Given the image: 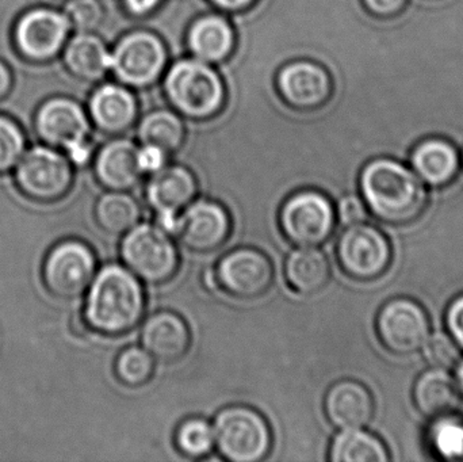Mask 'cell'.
<instances>
[{
    "mask_svg": "<svg viewBox=\"0 0 463 462\" xmlns=\"http://www.w3.org/2000/svg\"><path fill=\"white\" fill-rule=\"evenodd\" d=\"M359 189L366 208L386 224H410L427 206L424 182L393 157L369 160L359 174Z\"/></svg>",
    "mask_w": 463,
    "mask_h": 462,
    "instance_id": "1",
    "label": "cell"
},
{
    "mask_svg": "<svg viewBox=\"0 0 463 462\" xmlns=\"http://www.w3.org/2000/svg\"><path fill=\"white\" fill-rule=\"evenodd\" d=\"M146 309L140 279L121 265H106L87 289L83 314L90 330L121 336L137 327Z\"/></svg>",
    "mask_w": 463,
    "mask_h": 462,
    "instance_id": "2",
    "label": "cell"
},
{
    "mask_svg": "<svg viewBox=\"0 0 463 462\" xmlns=\"http://www.w3.org/2000/svg\"><path fill=\"white\" fill-rule=\"evenodd\" d=\"M165 90L171 105L187 119L216 116L227 97L219 71L198 59L174 62L165 73Z\"/></svg>",
    "mask_w": 463,
    "mask_h": 462,
    "instance_id": "3",
    "label": "cell"
},
{
    "mask_svg": "<svg viewBox=\"0 0 463 462\" xmlns=\"http://www.w3.org/2000/svg\"><path fill=\"white\" fill-rule=\"evenodd\" d=\"M119 254L125 268L148 285L171 281L181 265L175 241L157 224H137L125 233Z\"/></svg>",
    "mask_w": 463,
    "mask_h": 462,
    "instance_id": "4",
    "label": "cell"
},
{
    "mask_svg": "<svg viewBox=\"0 0 463 462\" xmlns=\"http://www.w3.org/2000/svg\"><path fill=\"white\" fill-rule=\"evenodd\" d=\"M216 448L224 460L259 462L272 448V431L266 418L247 406H231L217 414L213 425Z\"/></svg>",
    "mask_w": 463,
    "mask_h": 462,
    "instance_id": "5",
    "label": "cell"
},
{
    "mask_svg": "<svg viewBox=\"0 0 463 462\" xmlns=\"http://www.w3.org/2000/svg\"><path fill=\"white\" fill-rule=\"evenodd\" d=\"M278 222L283 236L294 246L318 247L334 233L336 208L320 190H298L280 206Z\"/></svg>",
    "mask_w": 463,
    "mask_h": 462,
    "instance_id": "6",
    "label": "cell"
},
{
    "mask_svg": "<svg viewBox=\"0 0 463 462\" xmlns=\"http://www.w3.org/2000/svg\"><path fill=\"white\" fill-rule=\"evenodd\" d=\"M15 184L30 201L57 203L72 187V163L53 146H35L24 154L15 165Z\"/></svg>",
    "mask_w": 463,
    "mask_h": 462,
    "instance_id": "7",
    "label": "cell"
},
{
    "mask_svg": "<svg viewBox=\"0 0 463 462\" xmlns=\"http://www.w3.org/2000/svg\"><path fill=\"white\" fill-rule=\"evenodd\" d=\"M97 257L89 244L75 239L60 241L46 255L43 282L53 297H81L97 274Z\"/></svg>",
    "mask_w": 463,
    "mask_h": 462,
    "instance_id": "8",
    "label": "cell"
},
{
    "mask_svg": "<svg viewBox=\"0 0 463 462\" xmlns=\"http://www.w3.org/2000/svg\"><path fill=\"white\" fill-rule=\"evenodd\" d=\"M340 269L356 281L380 278L392 262V247L378 228L366 222L348 225L337 239Z\"/></svg>",
    "mask_w": 463,
    "mask_h": 462,
    "instance_id": "9",
    "label": "cell"
},
{
    "mask_svg": "<svg viewBox=\"0 0 463 462\" xmlns=\"http://www.w3.org/2000/svg\"><path fill=\"white\" fill-rule=\"evenodd\" d=\"M167 62V49L156 34L130 33L111 52L110 71L121 83L146 87L157 80Z\"/></svg>",
    "mask_w": 463,
    "mask_h": 462,
    "instance_id": "10",
    "label": "cell"
},
{
    "mask_svg": "<svg viewBox=\"0 0 463 462\" xmlns=\"http://www.w3.org/2000/svg\"><path fill=\"white\" fill-rule=\"evenodd\" d=\"M213 271L217 289L236 300L261 297L274 282V266L269 258L250 247L228 252Z\"/></svg>",
    "mask_w": 463,
    "mask_h": 462,
    "instance_id": "11",
    "label": "cell"
},
{
    "mask_svg": "<svg viewBox=\"0 0 463 462\" xmlns=\"http://www.w3.org/2000/svg\"><path fill=\"white\" fill-rule=\"evenodd\" d=\"M231 233L232 217L222 203L194 200L179 214L173 235L189 251L211 254L230 240Z\"/></svg>",
    "mask_w": 463,
    "mask_h": 462,
    "instance_id": "12",
    "label": "cell"
},
{
    "mask_svg": "<svg viewBox=\"0 0 463 462\" xmlns=\"http://www.w3.org/2000/svg\"><path fill=\"white\" fill-rule=\"evenodd\" d=\"M146 186V201L156 213L157 225L173 235L179 214L195 200L198 181L186 165H165L151 174Z\"/></svg>",
    "mask_w": 463,
    "mask_h": 462,
    "instance_id": "13",
    "label": "cell"
},
{
    "mask_svg": "<svg viewBox=\"0 0 463 462\" xmlns=\"http://www.w3.org/2000/svg\"><path fill=\"white\" fill-rule=\"evenodd\" d=\"M378 338L394 355H411L423 349L430 336L426 311L415 301L397 298L386 304L377 316Z\"/></svg>",
    "mask_w": 463,
    "mask_h": 462,
    "instance_id": "14",
    "label": "cell"
},
{
    "mask_svg": "<svg viewBox=\"0 0 463 462\" xmlns=\"http://www.w3.org/2000/svg\"><path fill=\"white\" fill-rule=\"evenodd\" d=\"M70 29L65 14L52 8H34L16 24V48L33 61H48L64 48Z\"/></svg>",
    "mask_w": 463,
    "mask_h": 462,
    "instance_id": "15",
    "label": "cell"
},
{
    "mask_svg": "<svg viewBox=\"0 0 463 462\" xmlns=\"http://www.w3.org/2000/svg\"><path fill=\"white\" fill-rule=\"evenodd\" d=\"M275 84L285 103L299 110L324 105L332 92L328 71L320 62L310 59L286 62L278 70Z\"/></svg>",
    "mask_w": 463,
    "mask_h": 462,
    "instance_id": "16",
    "label": "cell"
},
{
    "mask_svg": "<svg viewBox=\"0 0 463 462\" xmlns=\"http://www.w3.org/2000/svg\"><path fill=\"white\" fill-rule=\"evenodd\" d=\"M35 130L46 146L67 152L89 141V116L75 100L53 98L38 108Z\"/></svg>",
    "mask_w": 463,
    "mask_h": 462,
    "instance_id": "17",
    "label": "cell"
},
{
    "mask_svg": "<svg viewBox=\"0 0 463 462\" xmlns=\"http://www.w3.org/2000/svg\"><path fill=\"white\" fill-rule=\"evenodd\" d=\"M141 344L157 363H178L189 353L192 333L179 315L160 311L144 322Z\"/></svg>",
    "mask_w": 463,
    "mask_h": 462,
    "instance_id": "18",
    "label": "cell"
},
{
    "mask_svg": "<svg viewBox=\"0 0 463 462\" xmlns=\"http://www.w3.org/2000/svg\"><path fill=\"white\" fill-rule=\"evenodd\" d=\"M326 420L339 430L364 429L374 417V401L364 384L353 380L336 382L324 401Z\"/></svg>",
    "mask_w": 463,
    "mask_h": 462,
    "instance_id": "19",
    "label": "cell"
},
{
    "mask_svg": "<svg viewBox=\"0 0 463 462\" xmlns=\"http://www.w3.org/2000/svg\"><path fill=\"white\" fill-rule=\"evenodd\" d=\"M138 146L129 138H114L102 146L94 162L98 184L106 190L129 192L140 182Z\"/></svg>",
    "mask_w": 463,
    "mask_h": 462,
    "instance_id": "20",
    "label": "cell"
},
{
    "mask_svg": "<svg viewBox=\"0 0 463 462\" xmlns=\"http://www.w3.org/2000/svg\"><path fill=\"white\" fill-rule=\"evenodd\" d=\"M459 149L443 137H429L413 146L410 163L416 175L431 187H445L459 173Z\"/></svg>",
    "mask_w": 463,
    "mask_h": 462,
    "instance_id": "21",
    "label": "cell"
},
{
    "mask_svg": "<svg viewBox=\"0 0 463 462\" xmlns=\"http://www.w3.org/2000/svg\"><path fill=\"white\" fill-rule=\"evenodd\" d=\"M89 110L98 129L109 135H118L135 122L137 102L129 90L119 84L106 83L92 92Z\"/></svg>",
    "mask_w": 463,
    "mask_h": 462,
    "instance_id": "22",
    "label": "cell"
},
{
    "mask_svg": "<svg viewBox=\"0 0 463 462\" xmlns=\"http://www.w3.org/2000/svg\"><path fill=\"white\" fill-rule=\"evenodd\" d=\"M234 41L233 26L222 15L201 16L187 33L190 52L205 62L225 61L233 51Z\"/></svg>",
    "mask_w": 463,
    "mask_h": 462,
    "instance_id": "23",
    "label": "cell"
},
{
    "mask_svg": "<svg viewBox=\"0 0 463 462\" xmlns=\"http://www.w3.org/2000/svg\"><path fill=\"white\" fill-rule=\"evenodd\" d=\"M331 265L317 247H299L285 262V278L297 295L315 296L329 284Z\"/></svg>",
    "mask_w": 463,
    "mask_h": 462,
    "instance_id": "24",
    "label": "cell"
},
{
    "mask_svg": "<svg viewBox=\"0 0 463 462\" xmlns=\"http://www.w3.org/2000/svg\"><path fill=\"white\" fill-rule=\"evenodd\" d=\"M64 62L76 78L97 81L110 71L111 52L94 33H78L65 43Z\"/></svg>",
    "mask_w": 463,
    "mask_h": 462,
    "instance_id": "25",
    "label": "cell"
},
{
    "mask_svg": "<svg viewBox=\"0 0 463 462\" xmlns=\"http://www.w3.org/2000/svg\"><path fill=\"white\" fill-rule=\"evenodd\" d=\"M413 401L424 417H445L458 401L456 382L446 369H431L421 374L416 382Z\"/></svg>",
    "mask_w": 463,
    "mask_h": 462,
    "instance_id": "26",
    "label": "cell"
},
{
    "mask_svg": "<svg viewBox=\"0 0 463 462\" xmlns=\"http://www.w3.org/2000/svg\"><path fill=\"white\" fill-rule=\"evenodd\" d=\"M141 214L140 203L127 192L108 190L95 203L98 227L109 235L124 236L140 224Z\"/></svg>",
    "mask_w": 463,
    "mask_h": 462,
    "instance_id": "27",
    "label": "cell"
},
{
    "mask_svg": "<svg viewBox=\"0 0 463 462\" xmlns=\"http://www.w3.org/2000/svg\"><path fill=\"white\" fill-rule=\"evenodd\" d=\"M143 146H154L165 154H175L186 140V124L170 110H155L141 119L137 130Z\"/></svg>",
    "mask_w": 463,
    "mask_h": 462,
    "instance_id": "28",
    "label": "cell"
},
{
    "mask_svg": "<svg viewBox=\"0 0 463 462\" xmlns=\"http://www.w3.org/2000/svg\"><path fill=\"white\" fill-rule=\"evenodd\" d=\"M329 460L334 462L389 461L385 445L364 429L342 430L331 444Z\"/></svg>",
    "mask_w": 463,
    "mask_h": 462,
    "instance_id": "29",
    "label": "cell"
},
{
    "mask_svg": "<svg viewBox=\"0 0 463 462\" xmlns=\"http://www.w3.org/2000/svg\"><path fill=\"white\" fill-rule=\"evenodd\" d=\"M114 372L125 387L140 388L154 377L155 360L144 347H127L117 357Z\"/></svg>",
    "mask_w": 463,
    "mask_h": 462,
    "instance_id": "30",
    "label": "cell"
},
{
    "mask_svg": "<svg viewBox=\"0 0 463 462\" xmlns=\"http://www.w3.org/2000/svg\"><path fill=\"white\" fill-rule=\"evenodd\" d=\"M179 453L189 458H203L216 448L213 426L201 418L184 420L175 433Z\"/></svg>",
    "mask_w": 463,
    "mask_h": 462,
    "instance_id": "31",
    "label": "cell"
},
{
    "mask_svg": "<svg viewBox=\"0 0 463 462\" xmlns=\"http://www.w3.org/2000/svg\"><path fill=\"white\" fill-rule=\"evenodd\" d=\"M431 442L438 455L449 460L463 457V423L453 418H439L432 426Z\"/></svg>",
    "mask_w": 463,
    "mask_h": 462,
    "instance_id": "32",
    "label": "cell"
},
{
    "mask_svg": "<svg viewBox=\"0 0 463 462\" xmlns=\"http://www.w3.org/2000/svg\"><path fill=\"white\" fill-rule=\"evenodd\" d=\"M24 132L13 119L0 114V174L15 168L24 154Z\"/></svg>",
    "mask_w": 463,
    "mask_h": 462,
    "instance_id": "33",
    "label": "cell"
},
{
    "mask_svg": "<svg viewBox=\"0 0 463 462\" xmlns=\"http://www.w3.org/2000/svg\"><path fill=\"white\" fill-rule=\"evenodd\" d=\"M65 16L71 27L79 33H92L102 22V3L99 0H70L65 5Z\"/></svg>",
    "mask_w": 463,
    "mask_h": 462,
    "instance_id": "34",
    "label": "cell"
},
{
    "mask_svg": "<svg viewBox=\"0 0 463 462\" xmlns=\"http://www.w3.org/2000/svg\"><path fill=\"white\" fill-rule=\"evenodd\" d=\"M424 358L434 368L448 369L457 365L459 358V350L451 336L445 334L430 335L423 346Z\"/></svg>",
    "mask_w": 463,
    "mask_h": 462,
    "instance_id": "35",
    "label": "cell"
},
{
    "mask_svg": "<svg viewBox=\"0 0 463 462\" xmlns=\"http://www.w3.org/2000/svg\"><path fill=\"white\" fill-rule=\"evenodd\" d=\"M336 217L345 227L364 222L367 217L366 203H364L362 198L356 197V195H345L337 203Z\"/></svg>",
    "mask_w": 463,
    "mask_h": 462,
    "instance_id": "36",
    "label": "cell"
},
{
    "mask_svg": "<svg viewBox=\"0 0 463 462\" xmlns=\"http://www.w3.org/2000/svg\"><path fill=\"white\" fill-rule=\"evenodd\" d=\"M168 154L163 149L154 146H143L138 148V165H140L141 173L154 174L165 167L167 162Z\"/></svg>",
    "mask_w": 463,
    "mask_h": 462,
    "instance_id": "37",
    "label": "cell"
},
{
    "mask_svg": "<svg viewBox=\"0 0 463 462\" xmlns=\"http://www.w3.org/2000/svg\"><path fill=\"white\" fill-rule=\"evenodd\" d=\"M446 323H448L451 338L456 342L457 346L463 350V296L451 303L446 315Z\"/></svg>",
    "mask_w": 463,
    "mask_h": 462,
    "instance_id": "38",
    "label": "cell"
},
{
    "mask_svg": "<svg viewBox=\"0 0 463 462\" xmlns=\"http://www.w3.org/2000/svg\"><path fill=\"white\" fill-rule=\"evenodd\" d=\"M364 7L377 16H393L407 5L408 0H362Z\"/></svg>",
    "mask_w": 463,
    "mask_h": 462,
    "instance_id": "39",
    "label": "cell"
},
{
    "mask_svg": "<svg viewBox=\"0 0 463 462\" xmlns=\"http://www.w3.org/2000/svg\"><path fill=\"white\" fill-rule=\"evenodd\" d=\"M162 0H124L129 13L135 15H146L159 5Z\"/></svg>",
    "mask_w": 463,
    "mask_h": 462,
    "instance_id": "40",
    "label": "cell"
},
{
    "mask_svg": "<svg viewBox=\"0 0 463 462\" xmlns=\"http://www.w3.org/2000/svg\"><path fill=\"white\" fill-rule=\"evenodd\" d=\"M213 5L217 7L222 8V10L231 11V13H236V11L245 10L255 3V0H211Z\"/></svg>",
    "mask_w": 463,
    "mask_h": 462,
    "instance_id": "41",
    "label": "cell"
},
{
    "mask_svg": "<svg viewBox=\"0 0 463 462\" xmlns=\"http://www.w3.org/2000/svg\"><path fill=\"white\" fill-rule=\"evenodd\" d=\"M13 84V78H11L10 70L5 62L0 61V100L8 94Z\"/></svg>",
    "mask_w": 463,
    "mask_h": 462,
    "instance_id": "42",
    "label": "cell"
},
{
    "mask_svg": "<svg viewBox=\"0 0 463 462\" xmlns=\"http://www.w3.org/2000/svg\"><path fill=\"white\" fill-rule=\"evenodd\" d=\"M454 382H456L457 390L463 395V361L459 363L458 368H457V376Z\"/></svg>",
    "mask_w": 463,
    "mask_h": 462,
    "instance_id": "43",
    "label": "cell"
},
{
    "mask_svg": "<svg viewBox=\"0 0 463 462\" xmlns=\"http://www.w3.org/2000/svg\"><path fill=\"white\" fill-rule=\"evenodd\" d=\"M462 165H463V148H462Z\"/></svg>",
    "mask_w": 463,
    "mask_h": 462,
    "instance_id": "44",
    "label": "cell"
}]
</instances>
